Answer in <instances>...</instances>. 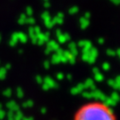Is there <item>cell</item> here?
<instances>
[{
  "mask_svg": "<svg viewBox=\"0 0 120 120\" xmlns=\"http://www.w3.org/2000/svg\"><path fill=\"white\" fill-rule=\"evenodd\" d=\"M73 120H116V117L105 103L92 101L81 105L76 111Z\"/></svg>",
  "mask_w": 120,
  "mask_h": 120,
  "instance_id": "cell-1",
  "label": "cell"
}]
</instances>
